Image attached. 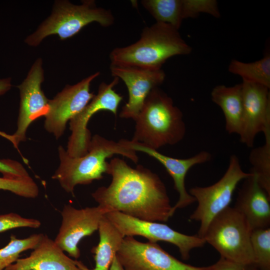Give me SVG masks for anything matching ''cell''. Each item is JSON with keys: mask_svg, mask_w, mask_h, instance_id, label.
Wrapping results in <instances>:
<instances>
[{"mask_svg": "<svg viewBox=\"0 0 270 270\" xmlns=\"http://www.w3.org/2000/svg\"><path fill=\"white\" fill-rule=\"evenodd\" d=\"M106 174L112 177L110 184L92 194L98 205L146 221L166 222L172 216L166 186L156 173L140 165L133 168L114 158Z\"/></svg>", "mask_w": 270, "mask_h": 270, "instance_id": "1", "label": "cell"}, {"mask_svg": "<svg viewBox=\"0 0 270 270\" xmlns=\"http://www.w3.org/2000/svg\"><path fill=\"white\" fill-rule=\"evenodd\" d=\"M60 164L52 178L58 182L68 193L73 194L78 184H88L103 178L107 172L108 162L106 160L114 154H120L137 163L136 152L126 144L125 139L118 142L108 140L98 134L91 139L88 152L72 158L61 146L58 148Z\"/></svg>", "mask_w": 270, "mask_h": 270, "instance_id": "2", "label": "cell"}, {"mask_svg": "<svg viewBox=\"0 0 270 270\" xmlns=\"http://www.w3.org/2000/svg\"><path fill=\"white\" fill-rule=\"evenodd\" d=\"M192 52V47L182 38L178 30L156 22L145 27L136 42L114 49L110 58V64L160 69L171 57L188 55Z\"/></svg>", "mask_w": 270, "mask_h": 270, "instance_id": "3", "label": "cell"}, {"mask_svg": "<svg viewBox=\"0 0 270 270\" xmlns=\"http://www.w3.org/2000/svg\"><path fill=\"white\" fill-rule=\"evenodd\" d=\"M134 120L135 130L131 140L156 150L178 144L186 132L182 111L158 87L148 94Z\"/></svg>", "mask_w": 270, "mask_h": 270, "instance_id": "4", "label": "cell"}, {"mask_svg": "<svg viewBox=\"0 0 270 270\" xmlns=\"http://www.w3.org/2000/svg\"><path fill=\"white\" fill-rule=\"evenodd\" d=\"M114 22L111 10L97 6L94 0H83L80 5L66 0H56L50 16L24 42L30 46H36L50 35H58L64 40L76 35L90 23L96 22L108 27Z\"/></svg>", "mask_w": 270, "mask_h": 270, "instance_id": "5", "label": "cell"}, {"mask_svg": "<svg viewBox=\"0 0 270 270\" xmlns=\"http://www.w3.org/2000/svg\"><path fill=\"white\" fill-rule=\"evenodd\" d=\"M251 232L244 217L236 208L229 206L210 221L202 238L221 258L236 263L254 265Z\"/></svg>", "mask_w": 270, "mask_h": 270, "instance_id": "6", "label": "cell"}, {"mask_svg": "<svg viewBox=\"0 0 270 270\" xmlns=\"http://www.w3.org/2000/svg\"><path fill=\"white\" fill-rule=\"evenodd\" d=\"M250 174V172L242 170L238 158L232 154L226 172L217 182L210 186H196L190 189L189 194L198 202L197 208L190 216V220L200 222L198 236L202 238L210 221L229 206L238 183Z\"/></svg>", "mask_w": 270, "mask_h": 270, "instance_id": "7", "label": "cell"}, {"mask_svg": "<svg viewBox=\"0 0 270 270\" xmlns=\"http://www.w3.org/2000/svg\"><path fill=\"white\" fill-rule=\"evenodd\" d=\"M105 216L124 237L141 236L152 242H169L178 248L184 260L189 259L192 250L206 244L204 238L197 234H185L164 224L142 220L118 211L110 212Z\"/></svg>", "mask_w": 270, "mask_h": 270, "instance_id": "8", "label": "cell"}, {"mask_svg": "<svg viewBox=\"0 0 270 270\" xmlns=\"http://www.w3.org/2000/svg\"><path fill=\"white\" fill-rule=\"evenodd\" d=\"M116 256L124 270H214L216 263L194 266L178 260L156 242L137 240L124 236Z\"/></svg>", "mask_w": 270, "mask_h": 270, "instance_id": "9", "label": "cell"}, {"mask_svg": "<svg viewBox=\"0 0 270 270\" xmlns=\"http://www.w3.org/2000/svg\"><path fill=\"white\" fill-rule=\"evenodd\" d=\"M118 81V78L114 77L109 84L102 82L97 94L70 120V129L72 133L68 138L66 151L70 157H80L88 152L92 139L90 132L87 128L88 124L94 114L105 110L116 116L118 106L123 98L114 90Z\"/></svg>", "mask_w": 270, "mask_h": 270, "instance_id": "10", "label": "cell"}, {"mask_svg": "<svg viewBox=\"0 0 270 270\" xmlns=\"http://www.w3.org/2000/svg\"><path fill=\"white\" fill-rule=\"evenodd\" d=\"M112 211L110 208L100 205L77 209L66 204L61 212V225L54 242L70 256L78 258L80 255L78 247L80 241L98 230L102 218Z\"/></svg>", "mask_w": 270, "mask_h": 270, "instance_id": "11", "label": "cell"}, {"mask_svg": "<svg viewBox=\"0 0 270 270\" xmlns=\"http://www.w3.org/2000/svg\"><path fill=\"white\" fill-rule=\"evenodd\" d=\"M44 80L42 60L38 58L30 70L26 78L18 86L20 92V104L17 121V129L12 134L14 146L26 140V133L30 125L36 120L47 114L49 100L42 89Z\"/></svg>", "mask_w": 270, "mask_h": 270, "instance_id": "12", "label": "cell"}, {"mask_svg": "<svg viewBox=\"0 0 270 270\" xmlns=\"http://www.w3.org/2000/svg\"><path fill=\"white\" fill-rule=\"evenodd\" d=\"M100 74L98 72L75 84L66 85L52 100H49L44 127L56 139L64 134L68 122L78 114L94 96L90 92V86Z\"/></svg>", "mask_w": 270, "mask_h": 270, "instance_id": "13", "label": "cell"}, {"mask_svg": "<svg viewBox=\"0 0 270 270\" xmlns=\"http://www.w3.org/2000/svg\"><path fill=\"white\" fill-rule=\"evenodd\" d=\"M243 112L240 140L252 148L256 135L270 138V94L268 87L242 80Z\"/></svg>", "mask_w": 270, "mask_h": 270, "instance_id": "14", "label": "cell"}, {"mask_svg": "<svg viewBox=\"0 0 270 270\" xmlns=\"http://www.w3.org/2000/svg\"><path fill=\"white\" fill-rule=\"evenodd\" d=\"M111 74L120 78L128 92V102L122 107L120 116L135 120L150 92L164 80L162 69H146L134 66L110 64Z\"/></svg>", "mask_w": 270, "mask_h": 270, "instance_id": "15", "label": "cell"}, {"mask_svg": "<svg viewBox=\"0 0 270 270\" xmlns=\"http://www.w3.org/2000/svg\"><path fill=\"white\" fill-rule=\"evenodd\" d=\"M126 144L135 152L146 154L159 162L172 178L174 189L179 197L176 204L172 206V215L178 209L184 208L196 202L195 198L186 190L185 178L188 170L194 166L210 161L212 154L207 151H201L186 158H177L167 156L140 143L126 140Z\"/></svg>", "mask_w": 270, "mask_h": 270, "instance_id": "16", "label": "cell"}, {"mask_svg": "<svg viewBox=\"0 0 270 270\" xmlns=\"http://www.w3.org/2000/svg\"><path fill=\"white\" fill-rule=\"evenodd\" d=\"M244 180L234 208L246 218L252 230L270 228V196L262 188L254 174Z\"/></svg>", "mask_w": 270, "mask_h": 270, "instance_id": "17", "label": "cell"}, {"mask_svg": "<svg viewBox=\"0 0 270 270\" xmlns=\"http://www.w3.org/2000/svg\"><path fill=\"white\" fill-rule=\"evenodd\" d=\"M4 270H81L54 240L43 236L29 256L18 258Z\"/></svg>", "mask_w": 270, "mask_h": 270, "instance_id": "18", "label": "cell"}, {"mask_svg": "<svg viewBox=\"0 0 270 270\" xmlns=\"http://www.w3.org/2000/svg\"><path fill=\"white\" fill-rule=\"evenodd\" d=\"M100 240L94 247L95 266L90 269L82 262L74 260L81 270H110L112 262L122 244L124 236L106 217L102 218L98 228Z\"/></svg>", "mask_w": 270, "mask_h": 270, "instance_id": "19", "label": "cell"}, {"mask_svg": "<svg viewBox=\"0 0 270 270\" xmlns=\"http://www.w3.org/2000/svg\"><path fill=\"white\" fill-rule=\"evenodd\" d=\"M210 96L212 101L223 112L227 132L238 135L241 130L243 112L242 84L230 86H216L213 88Z\"/></svg>", "mask_w": 270, "mask_h": 270, "instance_id": "20", "label": "cell"}, {"mask_svg": "<svg viewBox=\"0 0 270 270\" xmlns=\"http://www.w3.org/2000/svg\"><path fill=\"white\" fill-rule=\"evenodd\" d=\"M228 70L241 76L242 80L270 88V54H266L260 60L251 62L232 60L228 66Z\"/></svg>", "mask_w": 270, "mask_h": 270, "instance_id": "21", "label": "cell"}, {"mask_svg": "<svg viewBox=\"0 0 270 270\" xmlns=\"http://www.w3.org/2000/svg\"><path fill=\"white\" fill-rule=\"evenodd\" d=\"M141 4L156 22L180 28L184 20L182 0H142Z\"/></svg>", "mask_w": 270, "mask_h": 270, "instance_id": "22", "label": "cell"}, {"mask_svg": "<svg viewBox=\"0 0 270 270\" xmlns=\"http://www.w3.org/2000/svg\"><path fill=\"white\" fill-rule=\"evenodd\" d=\"M249 161L250 172L256 175L260 186L270 196V138H265L264 145L252 150Z\"/></svg>", "mask_w": 270, "mask_h": 270, "instance_id": "23", "label": "cell"}, {"mask_svg": "<svg viewBox=\"0 0 270 270\" xmlns=\"http://www.w3.org/2000/svg\"><path fill=\"white\" fill-rule=\"evenodd\" d=\"M43 234H33L26 238L21 239L12 235L8 244L0 249V270H4L6 268L14 263L22 252L34 250L38 244Z\"/></svg>", "mask_w": 270, "mask_h": 270, "instance_id": "24", "label": "cell"}, {"mask_svg": "<svg viewBox=\"0 0 270 270\" xmlns=\"http://www.w3.org/2000/svg\"><path fill=\"white\" fill-rule=\"evenodd\" d=\"M250 242L256 268L259 270H270V228L252 230Z\"/></svg>", "mask_w": 270, "mask_h": 270, "instance_id": "25", "label": "cell"}, {"mask_svg": "<svg viewBox=\"0 0 270 270\" xmlns=\"http://www.w3.org/2000/svg\"><path fill=\"white\" fill-rule=\"evenodd\" d=\"M0 190L26 198H34L39 194L38 187L30 176L18 178H0Z\"/></svg>", "mask_w": 270, "mask_h": 270, "instance_id": "26", "label": "cell"}, {"mask_svg": "<svg viewBox=\"0 0 270 270\" xmlns=\"http://www.w3.org/2000/svg\"><path fill=\"white\" fill-rule=\"evenodd\" d=\"M184 18H196L201 13L220 18V14L216 0H182Z\"/></svg>", "mask_w": 270, "mask_h": 270, "instance_id": "27", "label": "cell"}, {"mask_svg": "<svg viewBox=\"0 0 270 270\" xmlns=\"http://www.w3.org/2000/svg\"><path fill=\"white\" fill-rule=\"evenodd\" d=\"M40 222L36 219L28 218L11 212L0 215V232L20 228H38Z\"/></svg>", "mask_w": 270, "mask_h": 270, "instance_id": "28", "label": "cell"}, {"mask_svg": "<svg viewBox=\"0 0 270 270\" xmlns=\"http://www.w3.org/2000/svg\"><path fill=\"white\" fill-rule=\"evenodd\" d=\"M0 172L3 177L10 178H18L30 176L28 172L19 162L10 160H0Z\"/></svg>", "mask_w": 270, "mask_h": 270, "instance_id": "29", "label": "cell"}, {"mask_svg": "<svg viewBox=\"0 0 270 270\" xmlns=\"http://www.w3.org/2000/svg\"><path fill=\"white\" fill-rule=\"evenodd\" d=\"M254 264H245L236 263L220 258L216 262L214 270H256Z\"/></svg>", "mask_w": 270, "mask_h": 270, "instance_id": "30", "label": "cell"}, {"mask_svg": "<svg viewBox=\"0 0 270 270\" xmlns=\"http://www.w3.org/2000/svg\"><path fill=\"white\" fill-rule=\"evenodd\" d=\"M12 86L10 78H0V96L8 91Z\"/></svg>", "mask_w": 270, "mask_h": 270, "instance_id": "31", "label": "cell"}, {"mask_svg": "<svg viewBox=\"0 0 270 270\" xmlns=\"http://www.w3.org/2000/svg\"><path fill=\"white\" fill-rule=\"evenodd\" d=\"M110 270H124L118 260L116 256L112 262Z\"/></svg>", "mask_w": 270, "mask_h": 270, "instance_id": "32", "label": "cell"}, {"mask_svg": "<svg viewBox=\"0 0 270 270\" xmlns=\"http://www.w3.org/2000/svg\"><path fill=\"white\" fill-rule=\"evenodd\" d=\"M256 270H258V269L256 268Z\"/></svg>", "mask_w": 270, "mask_h": 270, "instance_id": "33", "label": "cell"}, {"mask_svg": "<svg viewBox=\"0 0 270 270\" xmlns=\"http://www.w3.org/2000/svg\"></svg>", "mask_w": 270, "mask_h": 270, "instance_id": "34", "label": "cell"}]
</instances>
